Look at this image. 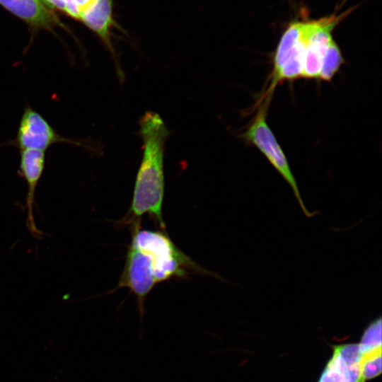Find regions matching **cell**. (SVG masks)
Listing matches in <instances>:
<instances>
[{
	"mask_svg": "<svg viewBox=\"0 0 382 382\" xmlns=\"http://www.w3.org/2000/svg\"><path fill=\"white\" fill-rule=\"evenodd\" d=\"M46 163L45 151L36 149L20 150L18 175L27 185L25 198L26 226L31 236L37 239L42 238V233L35 224L33 213L35 195L42 176Z\"/></svg>",
	"mask_w": 382,
	"mask_h": 382,
	"instance_id": "cell-7",
	"label": "cell"
},
{
	"mask_svg": "<svg viewBox=\"0 0 382 382\" xmlns=\"http://www.w3.org/2000/svg\"><path fill=\"white\" fill-rule=\"evenodd\" d=\"M345 62L342 51L336 43L328 53L318 80L330 82Z\"/></svg>",
	"mask_w": 382,
	"mask_h": 382,
	"instance_id": "cell-9",
	"label": "cell"
},
{
	"mask_svg": "<svg viewBox=\"0 0 382 382\" xmlns=\"http://www.w3.org/2000/svg\"><path fill=\"white\" fill-rule=\"evenodd\" d=\"M212 274L181 251L161 230L141 229L132 225V240L117 289L127 288L137 300L140 316L144 301L158 284L195 274Z\"/></svg>",
	"mask_w": 382,
	"mask_h": 382,
	"instance_id": "cell-1",
	"label": "cell"
},
{
	"mask_svg": "<svg viewBox=\"0 0 382 382\" xmlns=\"http://www.w3.org/2000/svg\"><path fill=\"white\" fill-rule=\"evenodd\" d=\"M332 349V356L318 382H366L364 376L365 355L359 342L335 345Z\"/></svg>",
	"mask_w": 382,
	"mask_h": 382,
	"instance_id": "cell-5",
	"label": "cell"
},
{
	"mask_svg": "<svg viewBox=\"0 0 382 382\" xmlns=\"http://www.w3.org/2000/svg\"><path fill=\"white\" fill-rule=\"evenodd\" d=\"M270 101L261 103L255 115L239 137L247 144L255 146L282 178L287 183L304 215L308 218L315 215L306 207L288 160L275 136L267 122Z\"/></svg>",
	"mask_w": 382,
	"mask_h": 382,
	"instance_id": "cell-3",
	"label": "cell"
},
{
	"mask_svg": "<svg viewBox=\"0 0 382 382\" xmlns=\"http://www.w3.org/2000/svg\"><path fill=\"white\" fill-rule=\"evenodd\" d=\"M143 141L142 158L137 171L132 199L125 219L134 224L149 215L165 230L163 203L165 192L164 149L170 132L161 116L147 111L139 120Z\"/></svg>",
	"mask_w": 382,
	"mask_h": 382,
	"instance_id": "cell-2",
	"label": "cell"
},
{
	"mask_svg": "<svg viewBox=\"0 0 382 382\" xmlns=\"http://www.w3.org/2000/svg\"><path fill=\"white\" fill-rule=\"evenodd\" d=\"M67 7V14L72 18L79 20L80 13L76 8L73 0H64Z\"/></svg>",
	"mask_w": 382,
	"mask_h": 382,
	"instance_id": "cell-11",
	"label": "cell"
},
{
	"mask_svg": "<svg viewBox=\"0 0 382 382\" xmlns=\"http://www.w3.org/2000/svg\"><path fill=\"white\" fill-rule=\"evenodd\" d=\"M66 143L91 151H97L87 140L75 139L62 136L38 111L27 105L21 117L14 139L4 146H12L19 150L36 149L45 151L51 146Z\"/></svg>",
	"mask_w": 382,
	"mask_h": 382,
	"instance_id": "cell-4",
	"label": "cell"
},
{
	"mask_svg": "<svg viewBox=\"0 0 382 382\" xmlns=\"http://www.w3.org/2000/svg\"><path fill=\"white\" fill-rule=\"evenodd\" d=\"M79 20L100 38L115 62L120 81H123L125 74L112 43V30L124 31L114 18L112 0H95L81 13Z\"/></svg>",
	"mask_w": 382,
	"mask_h": 382,
	"instance_id": "cell-6",
	"label": "cell"
},
{
	"mask_svg": "<svg viewBox=\"0 0 382 382\" xmlns=\"http://www.w3.org/2000/svg\"><path fill=\"white\" fill-rule=\"evenodd\" d=\"M0 4L35 29L52 30L62 26L57 16L40 0H0Z\"/></svg>",
	"mask_w": 382,
	"mask_h": 382,
	"instance_id": "cell-8",
	"label": "cell"
},
{
	"mask_svg": "<svg viewBox=\"0 0 382 382\" xmlns=\"http://www.w3.org/2000/svg\"><path fill=\"white\" fill-rule=\"evenodd\" d=\"M47 7L56 8L67 13V7L64 0H40Z\"/></svg>",
	"mask_w": 382,
	"mask_h": 382,
	"instance_id": "cell-10",
	"label": "cell"
},
{
	"mask_svg": "<svg viewBox=\"0 0 382 382\" xmlns=\"http://www.w3.org/2000/svg\"><path fill=\"white\" fill-rule=\"evenodd\" d=\"M73 1L80 15L95 1V0H73Z\"/></svg>",
	"mask_w": 382,
	"mask_h": 382,
	"instance_id": "cell-12",
	"label": "cell"
}]
</instances>
